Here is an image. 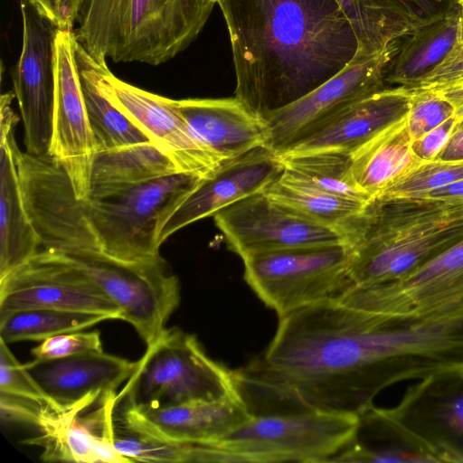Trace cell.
I'll return each mask as SVG.
<instances>
[{
    "mask_svg": "<svg viewBox=\"0 0 463 463\" xmlns=\"http://www.w3.org/2000/svg\"><path fill=\"white\" fill-rule=\"evenodd\" d=\"M24 368L64 411H80L117 388L132 374L136 362L104 353L87 352L67 357L38 359Z\"/></svg>",
    "mask_w": 463,
    "mask_h": 463,
    "instance_id": "cell-19",
    "label": "cell"
},
{
    "mask_svg": "<svg viewBox=\"0 0 463 463\" xmlns=\"http://www.w3.org/2000/svg\"><path fill=\"white\" fill-rule=\"evenodd\" d=\"M252 415L242 399H226L157 410L123 408L122 426L162 439L211 444Z\"/></svg>",
    "mask_w": 463,
    "mask_h": 463,
    "instance_id": "cell-22",
    "label": "cell"
},
{
    "mask_svg": "<svg viewBox=\"0 0 463 463\" xmlns=\"http://www.w3.org/2000/svg\"><path fill=\"white\" fill-rule=\"evenodd\" d=\"M19 174L41 250L98 251L127 262L161 258L159 229L203 178L175 173L103 197L79 199L50 156L22 152Z\"/></svg>",
    "mask_w": 463,
    "mask_h": 463,
    "instance_id": "cell-3",
    "label": "cell"
},
{
    "mask_svg": "<svg viewBox=\"0 0 463 463\" xmlns=\"http://www.w3.org/2000/svg\"><path fill=\"white\" fill-rule=\"evenodd\" d=\"M7 345L0 339V392L48 402L59 408L32 378L24 365L19 363Z\"/></svg>",
    "mask_w": 463,
    "mask_h": 463,
    "instance_id": "cell-37",
    "label": "cell"
},
{
    "mask_svg": "<svg viewBox=\"0 0 463 463\" xmlns=\"http://www.w3.org/2000/svg\"><path fill=\"white\" fill-rule=\"evenodd\" d=\"M30 308L122 319L118 305L86 273L59 252L45 249L0 280V314Z\"/></svg>",
    "mask_w": 463,
    "mask_h": 463,
    "instance_id": "cell-13",
    "label": "cell"
},
{
    "mask_svg": "<svg viewBox=\"0 0 463 463\" xmlns=\"http://www.w3.org/2000/svg\"><path fill=\"white\" fill-rule=\"evenodd\" d=\"M347 243L312 245L251 254L242 259L244 279L279 318L339 298L352 286Z\"/></svg>",
    "mask_w": 463,
    "mask_h": 463,
    "instance_id": "cell-8",
    "label": "cell"
},
{
    "mask_svg": "<svg viewBox=\"0 0 463 463\" xmlns=\"http://www.w3.org/2000/svg\"><path fill=\"white\" fill-rule=\"evenodd\" d=\"M358 415L321 411L253 414L203 444L202 462H328L354 438Z\"/></svg>",
    "mask_w": 463,
    "mask_h": 463,
    "instance_id": "cell-7",
    "label": "cell"
},
{
    "mask_svg": "<svg viewBox=\"0 0 463 463\" xmlns=\"http://www.w3.org/2000/svg\"><path fill=\"white\" fill-rule=\"evenodd\" d=\"M352 286L397 280L463 241V203L374 197L340 227Z\"/></svg>",
    "mask_w": 463,
    "mask_h": 463,
    "instance_id": "cell-4",
    "label": "cell"
},
{
    "mask_svg": "<svg viewBox=\"0 0 463 463\" xmlns=\"http://www.w3.org/2000/svg\"><path fill=\"white\" fill-rule=\"evenodd\" d=\"M23 47L13 71L14 93L24 128L28 154L48 156L55 97L54 40L58 27L30 0H20Z\"/></svg>",
    "mask_w": 463,
    "mask_h": 463,
    "instance_id": "cell-14",
    "label": "cell"
},
{
    "mask_svg": "<svg viewBox=\"0 0 463 463\" xmlns=\"http://www.w3.org/2000/svg\"><path fill=\"white\" fill-rule=\"evenodd\" d=\"M459 6L446 15L416 26L400 43L387 66L386 85L412 88L439 65L457 40Z\"/></svg>",
    "mask_w": 463,
    "mask_h": 463,
    "instance_id": "cell-27",
    "label": "cell"
},
{
    "mask_svg": "<svg viewBox=\"0 0 463 463\" xmlns=\"http://www.w3.org/2000/svg\"><path fill=\"white\" fill-rule=\"evenodd\" d=\"M411 95L412 90L403 86L377 91L353 104L320 130L284 153L332 150L352 154L406 118Z\"/></svg>",
    "mask_w": 463,
    "mask_h": 463,
    "instance_id": "cell-23",
    "label": "cell"
},
{
    "mask_svg": "<svg viewBox=\"0 0 463 463\" xmlns=\"http://www.w3.org/2000/svg\"><path fill=\"white\" fill-rule=\"evenodd\" d=\"M263 193L299 215L338 229L369 203L329 193L285 167Z\"/></svg>",
    "mask_w": 463,
    "mask_h": 463,
    "instance_id": "cell-29",
    "label": "cell"
},
{
    "mask_svg": "<svg viewBox=\"0 0 463 463\" xmlns=\"http://www.w3.org/2000/svg\"><path fill=\"white\" fill-rule=\"evenodd\" d=\"M461 179L463 161H427L396 180L376 197H417Z\"/></svg>",
    "mask_w": 463,
    "mask_h": 463,
    "instance_id": "cell-34",
    "label": "cell"
},
{
    "mask_svg": "<svg viewBox=\"0 0 463 463\" xmlns=\"http://www.w3.org/2000/svg\"><path fill=\"white\" fill-rule=\"evenodd\" d=\"M210 0H80L76 41L96 61L156 66L186 49L204 27Z\"/></svg>",
    "mask_w": 463,
    "mask_h": 463,
    "instance_id": "cell-5",
    "label": "cell"
},
{
    "mask_svg": "<svg viewBox=\"0 0 463 463\" xmlns=\"http://www.w3.org/2000/svg\"><path fill=\"white\" fill-rule=\"evenodd\" d=\"M439 337L425 318L324 300L283 317L265 352L236 370L252 414L321 411L359 415L386 388L431 373Z\"/></svg>",
    "mask_w": 463,
    "mask_h": 463,
    "instance_id": "cell-1",
    "label": "cell"
},
{
    "mask_svg": "<svg viewBox=\"0 0 463 463\" xmlns=\"http://www.w3.org/2000/svg\"><path fill=\"white\" fill-rule=\"evenodd\" d=\"M446 99L454 109V117L459 122L463 120V80L454 81L431 88Z\"/></svg>",
    "mask_w": 463,
    "mask_h": 463,
    "instance_id": "cell-42",
    "label": "cell"
},
{
    "mask_svg": "<svg viewBox=\"0 0 463 463\" xmlns=\"http://www.w3.org/2000/svg\"><path fill=\"white\" fill-rule=\"evenodd\" d=\"M57 252L86 273L118 305L121 320L131 324L146 345L156 341L181 298L178 278L167 269L162 257L127 262L98 251Z\"/></svg>",
    "mask_w": 463,
    "mask_h": 463,
    "instance_id": "cell-9",
    "label": "cell"
},
{
    "mask_svg": "<svg viewBox=\"0 0 463 463\" xmlns=\"http://www.w3.org/2000/svg\"><path fill=\"white\" fill-rule=\"evenodd\" d=\"M210 1H213V2H214L215 4L217 3V0H210Z\"/></svg>",
    "mask_w": 463,
    "mask_h": 463,
    "instance_id": "cell-49",
    "label": "cell"
},
{
    "mask_svg": "<svg viewBox=\"0 0 463 463\" xmlns=\"http://www.w3.org/2000/svg\"><path fill=\"white\" fill-rule=\"evenodd\" d=\"M459 80H463V46L456 43L443 61L411 90L431 89Z\"/></svg>",
    "mask_w": 463,
    "mask_h": 463,
    "instance_id": "cell-39",
    "label": "cell"
},
{
    "mask_svg": "<svg viewBox=\"0 0 463 463\" xmlns=\"http://www.w3.org/2000/svg\"><path fill=\"white\" fill-rule=\"evenodd\" d=\"M458 121L452 116L439 126L412 141L414 155L422 162L432 161L446 146Z\"/></svg>",
    "mask_w": 463,
    "mask_h": 463,
    "instance_id": "cell-40",
    "label": "cell"
},
{
    "mask_svg": "<svg viewBox=\"0 0 463 463\" xmlns=\"http://www.w3.org/2000/svg\"><path fill=\"white\" fill-rule=\"evenodd\" d=\"M411 90L407 122L413 141L454 116V109L435 90Z\"/></svg>",
    "mask_w": 463,
    "mask_h": 463,
    "instance_id": "cell-35",
    "label": "cell"
},
{
    "mask_svg": "<svg viewBox=\"0 0 463 463\" xmlns=\"http://www.w3.org/2000/svg\"><path fill=\"white\" fill-rule=\"evenodd\" d=\"M456 43L463 46V7L459 6V16L458 23Z\"/></svg>",
    "mask_w": 463,
    "mask_h": 463,
    "instance_id": "cell-47",
    "label": "cell"
},
{
    "mask_svg": "<svg viewBox=\"0 0 463 463\" xmlns=\"http://www.w3.org/2000/svg\"><path fill=\"white\" fill-rule=\"evenodd\" d=\"M14 93L0 100V280L30 260L41 241L24 207L19 174L22 151L15 141L18 116L11 108Z\"/></svg>",
    "mask_w": 463,
    "mask_h": 463,
    "instance_id": "cell-20",
    "label": "cell"
},
{
    "mask_svg": "<svg viewBox=\"0 0 463 463\" xmlns=\"http://www.w3.org/2000/svg\"><path fill=\"white\" fill-rule=\"evenodd\" d=\"M117 395L109 392L83 410L62 413L25 443L42 447L44 461L129 463L114 445Z\"/></svg>",
    "mask_w": 463,
    "mask_h": 463,
    "instance_id": "cell-21",
    "label": "cell"
},
{
    "mask_svg": "<svg viewBox=\"0 0 463 463\" xmlns=\"http://www.w3.org/2000/svg\"><path fill=\"white\" fill-rule=\"evenodd\" d=\"M179 109L195 136L224 160L265 146L264 119L238 99H178Z\"/></svg>",
    "mask_w": 463,
    "mask_h": 463,
    "instance_id": "cell-24",
    "label": "cell"
},
{
    "mask_svg": "<svg viewBox=\"0 0 463 463\" xmlns=\"http://www.w3.org/2000/svg\"><path fill=\"white\" fill-rule=\"evenodd\" d=\"M113 319L99 313L52 308H30L0 314V339L6 344L43 341L49 337L80 331Z\"/></svg>",
    "mask_w": 463,
    "mask_h": 463,
    "instance_id": "cell-32",
    "label": "cell"
},
{
    "mask_svg": "<svg viewBox=\"0 0 463 463\" xmlns=\"http://www.w3.org/2000/svg\"><path fill=\"white\" fill-rule=\"evenodd\" d=\"M213 217L229 248L241 260L281 249L346 243L340 229L299 215L263 191L227 206Z\"/></svg>",
    "mask_w": 463,
    "mask_h": 463,
    "instance_id": "cell-15",
    "label": "cell"
},
{
    "mask_svg": "<svg viewBox=\"0 0 463 463\" xmlns=\"http://www.w3.org/2000/svg\"><path fill=\"white\" fill-rule=\"evenodd\" d=\"M386 410L438 463L463 462V370L418 380Z\"/></svg>",
    "mask_w": 463,
    "mask_h": 463,
    "instance_id": "cell-17",
    "label": "cell"
},
{
    "mask_svg": "<svg viewBox=\"0 0 463 463\" xmlns=\"http://www.w3.org/2000/svg\"><path fill=\"white\" fill-rule=\"evenodd\" d=\"M328 462L438 463L435 457L388 413L386 408L374 405L358 415L354 438Z\"/></svg>",
    "mask_w": 463,
    "mask_h": 463,
    "instance_id": "cell-25",
    "label": "cell"
},
{
    "mask_svg": "<svg viewBox=\"0 0 463 463\" xmlns=\"http://www.w3.org/2000/svg\"><path fill=\"white\" fill-rule=\"evenodd\" d=\"M226 399H242L236 370L209 357L194 335L170 327L146 345L116 404L157 410Z\"/></svg>",
    "mask_w": 463,
    "mask_h": 463,
    "instance_id": "cell-6",
    "label": "cell"
},
{
    "mask_svg": "<svg viewBox=\"0 0 463 463\" xmlns=\"http://www.w3.org/2000/svg\"><path fill=\"white\" fill-rule=\"evenodd\" d=\"M415 27L439 19L459 6L458 0H397Z\"/></svg>",
    "mask_w": 463,
    "mask_h": 463,
    "instance_id": "cell-41",
    "label": "cell"
},
{
    "mask_svg": "<svg viewBox=\"0 0 463 463\" xmlns=\"http://www.w3.org/2000/svg\"><path fill=\"white\" fill-rule=\"evenodd\" d=\"M63 412L65 411L48 402L0 392L3 422L30 424L42 430Z\"/></svg>",
    "mask_w": 463,
    "mask_h": 463,
    "instance_id": "cell-36",
    "label": "cell"
},
{
    "mask_svg": "<svg viewBox=\"0 0 463 463\" xmlns=\"http://www.w3.org/2000/svg\"><path fill=\"white\" fill-rule=\"evenodd\" d=\"M41 14L58 27V0H30Z\"/></svg>",
    "mask_w": 463,
    "mask_h": 463,
    "instance_id": "cell-46",
    "label": "cell"
},
{
    "mask_svg": "<svg viewBox=\"0 0 463 463\" xmlns=\"http://www.w3.org/2000/svg\"><path fill=\"white\" fill-rule=\"evenodd\" d=\"M279 156L285 168L329 193L365 203L373 199L356 185L353 178L351 153L321 150Z\"/></svg>",
    "mask_w": 463,
    "mask_h": 463,
    "instance_id": "cell-33",
    "label": "cell"
},
{
    "mask_svg": "<svg viewBox=\"0 0 463 463\" xmlns=\"http://www.w3.org/2000/svg\"><path fill=\"white\" fill-rule=\"evenodd\" d=\"M74 32L58 29L54 40L55 97L49 156L69 177L79 199L89 196L96 156L75 58Z\"/></svg>",
    "mask_w": 463,
    "mask_h": 463,
    "instance_id": "cell-16",
    "label": "cell"
},
{
    "mask_svg": "<svg viewBox=\"0 0 463 463\" xmlns=\"http://www.w3.org/2000/svg\"><path fill=\"white\" fill-rule=\"evenodd\" d=\"M230 34L235 98L261 118L341 71L358 50L336 0H217Z\"/></svg>",
    "mask_w": 463,
    "mask_h": 463,
    "instance_id": "cell-2",
    "label": "cell"
},
{
    "mask_svg": "<svg viewBox=\"0 0 463 463\" xmlns=\"http://www.w3.org/2000/svg\"><path fill=\"white\" fill-rule=\"evenodd\" d=\"M75 58L96 153L151 142L147 136L99 90L75 42Z\"/></svg>",
    "mask_w": 463,
    "mask_h": 463,
    "instance_id": "cell-30",
    "label": "cell"
},
{
    "mask_svg": "<svg viewBox=\"0 0 463 463\" xmlns=\"http://www.w3.org/2000/svg\"><path fill=\"white\" fill-rule=\"evenodd\" d=\"M434 160L463 161V120L458 123L446 146Z\"/></svg>",
    "mask_w": 463,
    "mask_h": 463,
    "instance_id": "cell-43",
    "label": "cell"
},
{
    "mask_svg": "<svg viewBox=\"0 0 463 463\" xmlns=\"http://www.w3.org/2000/svg\"><path fill=\"white\" fill-rule=\"evenodd\" d=\"M84 56L100 92L171 157L180 173L206 177L226 161L195 136L176 99L128 84L106 61H96L85 50Z\"/></svg>",
    "mask_w": 463,
    "mask_h": 463,
    "instance_id": "cell-11",
    "label": "cell"
},
{
    "mask_svg": "<svg viewBox=\"0 0 463 463\" xmlns=\"http://www.w3.org/2000/svg\"><path fill=\"white\" fill-rule=\"evenodd\" d=\"M357 37L358 50L379 52L402 41L415 28L397 0H336Z\"/></svg>",
    "mask_w": 463,
    "mask_h": 463,
    "instance_id": "cell-31",
    "label": "cell"
},
{
    "mask_svg": "<svg viewBox=\"0 0 463 463\" xmlns=\"http://www.w3.org/2000/svg\"><path fill=\"white\" fill-rule=\"evenodd\" d=\"M417 197L435 199L449 203H463V179L431 190Z\"/></svg>",
    "mask_w": 463,
    "mask_h": 463,
    "instance_id": "cell-44",
    "label": "cell"
},
{
    "mask_svg": "<svg viewBox=\"0 0 463 463\" xmlns=\"http://www.w3.org/2000/svg\"><path fill=\"white\" fill-rule=\"evenodd\" d=\"M401 42L352 61L327 81L299 99L267 114L266 147L277 155L309 137L357 101L386 87L384 74Z\"/></svg>",
    "mask_w": 463,
    "mask_h": 463,
    "instance_id": "cell-10",
    "label": "cell"
},
{
    "mask_svg": "<svg viewBox=\"0 0 463 463\" xmlns=\"http://www.w3.org/2000/svg\"><path fill=\"white\" fill-rule=\"evenodd\" d=\"M459 6L463 7V0H458Z\"/></svg>",
    "mask_w": 463,
    "mask_h": 463,
    "instance_id": "cell-48",
    "label": "cell"
},
{
    "mask_svg": "<svg viewBox=\"0 0 463 463\" xmlns=\"http://www.w3.org/2000/svg\"><path fill=\"white\" fill-rule=\"evenodd\" d=\"M411 144L406 117L352 153L356 185L374 198L423 163L414 155Z\"/></svg>",
    "mask_w": 463,
    "mask_h": 463,
    "instance_id": "cell-26",
    "label": "cell"
},
{
    "mask_svg": "<svg viewBox=\"0 0 463 463\" xmlns=\"http://www.w3.org/2000/svg\"><path fill=\"white\" fill-rule=\"evenodd\" d=\"M337 299L392 317H427L463 310V241L397 280L351 286Z\"/></svg>",
    "mask_w": 463,
    "mask_h": 463,
    "instance_id": "cell-12",
    "label": "cell"
},
{
    "mask_svg": "<svg viewBox=\"0 0 463 463\" xmlns=\"http://www.w3.org/2000/svg\"><path fill=\"white\" fill-rule=\"evenodd\" d=\"M180 173L152 142L96 153L88 197H103L146 182Z\"/></svg>",
    "mask_w": 463,
    "mask_h": 463,
    "instance_id": "cell-28",
    "label": "cell"
},
{
    "mask_svg": "<svg viewBox=\"0 0 463 463\" xmlns=\"http://www.w3.org/2000/svg\"><path fill=\"white\" fill-rule=\"evenodd\" d=\"M284 170L279 155L265 146L226 160L169 214L159 229L161 245L175 232L251 194L262 192Z\"/></svg>",
    "mask_w": 463,
    "mask_h": 463,
    "instance_id": "cell-18",
    "label": "cell"
},
{
    "mask_svg": "<svg viewBox=\"0 0 463 463\" xmlns=\"http://www.w3.org/2000/svg\"><path fill=\"white\" fill-rule=\"evenodd\" d=\"M80 0H58V29L73 31Z\"/></svg>",
    "mask_w": 463,
    "mask_h": 463,
    "instance_id": "cell-45",
    "label": "cell"
},
{
    "mask_svg": "<svg viewBox=\"0 0 463 463\" xmlns=\"http://www.w3.org/2000/svg\"><path fill=\"white\" fill-rule=\"evenodd\" d=\"M103 351L99 331H75L49 337L31 350L34 358L54 359Z\"/></svg>",
    "mask_w": 463,
    "mask_h": 463,
    "instance_id": "cell-38",
    "label": "cell"
}]
</instances>
